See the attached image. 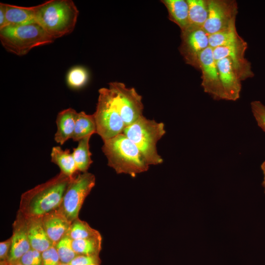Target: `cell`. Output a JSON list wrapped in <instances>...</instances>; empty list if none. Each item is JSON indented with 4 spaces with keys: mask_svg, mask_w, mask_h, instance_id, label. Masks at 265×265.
Here are the masks:
<instances>
[{
    "mask_svg": "<svg viewBox=\"0 0 265 265\" xmlns=\"http://www.w3.org/2000/svg\"><path fill=\"white\" fill-rule=\"evenodd\" d=\"M78 112L73 108H68L60 111L56 117L57 131L54 134V140L63 145L72 138L76 124Z\"/></svg>",
    "mask_w": 265,
    "mask_h": 265,
    "instance_id": "18",
    "label": "cell"
},
{
    "mask_svg": "<svg viewBox=\"0 0 265 265\" xmlns=\"http://www.w3.org/2000/svg\"><path fill=\"white\" fill-rule=\"evenodd\" d=\"M261 168L262 169V171L263 174V176H264L262 185H263V186L264 189V192L265 193V159L263 162V163H262V164L261 165Z\"/></svg>",
    "mask_w": 265,
    "mask_h": 265,
    "instance_id": "35",
    "label": "cell"
},
{
    "mask_svg": "<svg viewBox=\"0 0 265 265\" xmlns=\"http://www.w3.org/2000/svg\"><path fill=\"white\" fill-rule=\"evenodd\" d=\"M89 75L88 70L84 67L76 66L71 68L66 76L68 86L78 89L84 87L88 82Z\"/></svg>",
    "mask_w": 265,
    "mask_h": 265,
    "instance_id": "27",
    "label": "cell"
},
{
    "mask_svg": "<svg viewBox=\"0 0 265 265\" xmlns=\"http://www.w3.org/2000/svg\"><path fill=\"white\" fill-rule=\"evenodd\" d=\"M79 14L72 0H50L35 6L36 24L54 40L74 30Z\"/></svg>",
    "mask_w": 265,
    "mask_h": 265,
    "instance_id": "2",
    "label": "cell"
},
{
    "mask_svg": "<svg viewBox=\"0 0 265 265\" xmlns=\"http://www.w3.org/2000/svg\"><path fill=\"white\" fill-rule=\"evenodd\" d=\"M0 6L4 10L7 26L36 24L35 6H20L2 2Z\"/></svg>",
    "mask_w": 265,
    "mask_h": 265,
    "instance_id": "17",
    "label": "cell"
},
{
    "mask_svg": "<svg viewBox=\"0 0 265 265\" xmlns=\"http://www.w3.org/2000/svg\"><path fill=\"white\" fill-rule=\"evenodd\" d=\"M26 218L28 237L31 248L42 252L53 246L44 229L42 217Z\"/></svg>",
    "mask_w": 265,
    "mask_h": 265,
    "instance_id": "16",
    "label": "cell"
},
{
    "mask_svg": "<svg viewBox=\"0 0 265 265\" xmlns=\"http://www.w3.org/2000/svg\"><path fill=\"white\" fill-rule=\"evenodd\" d=\"M216 63L226 100L237 101L240 97L241 81L230 59L228 57L223 58L217 60Z\"/></svg>",
    "mask_w": 265,
    "mask_h": 265,
    "instance_id": "14",
    "label": "cell"
},
{
    "mask_svg": "<svg viewBox=\"0 0 265 265\" xmlns=\"http://www.w3.org/2000/svg\"><path fill=\"white\" fill-rule=\"evenodd\" d=\"M247 48V43L242 38L233 44L212 49L213 54L216 61L225 57L229 58L238 77L242 81L254 76L251 64L245 57Z\"/></svg>",
    "mask_w": 265,
    "mask_h": 265,
    "instance_id": "12",
    "label": "cell"
},
{
    "mask_svg": "<svg viewBox=\"0 0 265 265\" xmlns=\"http://www.w3.org/2000/svg\"><path fill=\"white\" fill-rule=\"evenodd\" d=\"M199 69L202 73L201 86L204 91L214 100H226L220 80L216 61L213 56L212 49L211 47H208L200 54Z\"/></svg>",
    "mask_w": 265,
    "mask_h": 265,
    "instance_id": "11",
    "label": "cell"
},
{
    "mask_svg": "<svg viewBox=\"0 0 265 265\" xmlns=\"http://www.w3.org/2000/svg\"><path fill=\"white\" fill-rule=\"evenodd\" d=\"M99 265V264H91V265Z\"/></svg>",
    "mask_w": 265,
    "mask_h": 265,
    "instance_id": "38",
    "label": "cell"
},
{
    "mask_svg": "<svg viewBox=\"0 0 265 265\" xmlns=\"http://www.w3.org/2000/svg\"><path fill=\"white\" fill-rule=\"evenodd\" d=\"M7 26L4 10L0 6V29Z\"/></svg>",
    "mask_w": 265,
    "mask_h": 265,
    "instance_id": "34",
    "label": "cell"
},
{
    "mask_svg": "<svg viewBox=\"0 0 265 265\" xmlns=\"http://www.w3.org/2000/svg\"><path fill=\"white\" fill-rule=\"evenodd\" d=\"M93 174L78 172L71 179L59 210L72 222L79 218V213L86 197L95 185Z\"/></svg>",
    "mask_w": 265,
    "mask_h": 265,
    "instance_id": "7",
    "label": "cell"
},
{
    "mask_svg": "<svg viewBox=\"0 0 265 265\" xmlns=\"http://www.w3.org/2000/svg\"><path fill=\"white\" fill-rule=\"evenodd\" d=\"M209 14L203 28L209 35L236 25L238 4L234 0H208Z\"/></svg>",
    "mask_w": 265,
    "mask_h": 265,
    "instance_id": "9",
    "label": "cell"
},
{
    "mask_svg": "<svg viewBox=\"0 0 265 265\" xmlns=\"http://www.w3.org/2000/svg\"><path fill=\"white\" fill-rule=\"evenodd\" d=\"M242 39L237 31L235 25L225 30L209 35L210 47L214 49L228 46Z\"/></svg>",
    "mask_w": 265,
    "mask_h": 265,
    "instance_id": "25",
    "label": "cell"
},
{
    "mask_svg": "<svg viewBox=\"0 0 265 265\" xmlns=\"http://www.w3.org/2000/svg\"><path fill=\"white\" fill-rule=\"evenodd\" d=\"M66 236L72 240L101 236L97 230L92 228L86 222L79 218L71 222Z\"/></svg>",
    "mask_w": 265,
    "mask_h": 265,
    "instance_id": "26",
    "label": "cell"
},
{
    "mask_svg": "<svg viewBox=\"0 0 265 265\" xmlns=\"http://www.w3.org/2000/svg\"><path fill=\"white\" fill-rule=\"evenodd\" d=\"M51 161L56 164L60 170V172L65 175L73 177L78 172L76 165L72 153L70 150H63L60 146L52 148Z\"/></svg>",
    "mask_w": 265,
    "mask_h": 265,
    "instance_id": "20",
    "label": "cell"
},
{
    "mask_svg": "<svg viewBox=\"0 0 265 265\" xmlns=\"http://www.w3.org/2000/svg\"><path fill=\"white\" fill-rule=\"evenodd\" d=\"M101 260L99 255H78L75 257L68 265H89L91 264L101 265Z\"/></svg>",
    "mask_w": 265,
    "mask_h": 265,
    "instance_id": "32",
    "label": "cell"
},
{
    "mask_svg": "<svg viewBox=\"0 0 265 265\" xmlns=\"http://www.w3.org/2000/svg\"><path fill=\"white\" fill-rule=\"evenodd\" d=\"M165 133L164 123L147 119L143 115L126 126L123 132L137 147L149 165L163 162L158 153L157 144Z\"/></svg>",
    "mask_w": 265,
    "mask_h": 265,
    "instance_id": "4",
    "label": "cell"
},
{
    "mask_svg": "<svg viewBox=\"0 0 265 265\" xmlns=\"http://www.w3.org/2000/svg\"><path fill=\"white\" fill-rule=\"evenodd\" d=\"M96 125L93 114H87L84 111L78 112L74 132L72 139L79 141L96 133Z\"/></svg>",
    "mask_w": 265,
    "mask_h": 265,
    "instance_id": "21",
    "label": "cell"
},
{
    "mask_svg": "<svg viewBox=\"0 0 265 265\" xmlns=\"http://www.w3.org/2000/svg\"><path fill=\"white\" fill-rule=\"evenodd\" d=\"M11 247L7 261L9 264L19 262L21 258L30 249L26 217L19 211L13 224Z\"/></svg>",
    "mask_w": 265,
    "mask_h": 265,
    "instance_id": "13",
    "label": "cell"
},
{
    "mask_svg": "<svg viewBox=\"0 0 265 265\" xmlns=\"http://www.w3.org/2000/svg\"><path fill=\"white\" fill-rule=\"evenodd\" d=\"M42 265H59L61 262L56 248L52 246L42 252Z\"/></svg>",
    "mask_w": 265,
    "mask_h": 265,
    "instance_id": "31",
    "label": "cell"
},
{
    "mask_svg": "<svg viewBox=\"0 0 265 265\" xmlns=\"http://www.w3.org/2000/svg\"><path fill=\"white\" fill-rule=\"evenodd\" d=\"M0 41L8 52L19 56L32 49L51 44L54 39L38 24L8 26L0 29Z\"/></svg>",
    "mask_w": 265,
    "mask_h": 265,
    "instance_id": "5",
    "label": "cell"
},
{
    "mask_svg": "<svg viewBox=\"0 0 265 265\" xmlns=\"http://www.w3.org/2000/svg\"><path fill=\"white\" fill-rule=\"evenodd\" d=\"M11 247V238L0 242V262L7 261Z\"/></svg>",
    "mask_w": 265,
    "mask_h": 265,
    "instance_id": "33",
    "label": "cell"
},
{
    "mask_svg": "<svg viewBox=\"0 0 265 265\" xmlns=\"http://www.w3.org/2000/svg\"><path fill=\"white\" fill-rule=\"evenodd\" d=\"M0 265H23L21 264L20 262H18V263L13 264H9L6 262H0Z\"/></svg>",
    "mask_w": 265,
    "mask_h": 265,
    "instance_id": "36",
    "label": "cell"
},
{
    "mask_svg": "<svg viewBox=\"0 0 265 265\" xmlns=\"http://www.w3.org/2000/svg\"><path fill=\"white\" fill-rule=\"evenodd\" d=\"M91 136H87L79 141L77 147L73 149L72 153L79 172H87L93 162L89 146Z\"/></svg>",
    "mask_w": 265,
    "mask_h": 265,
    "instance_id": "22",
    "label": "cell"
},
{
    "mask_svg": "<svg viewBox=\"0 0 265 265\" xmlns=\"http://www.w3.org/2000/svg\"><path fill=\"white\" fill-rule=\"evenodd\" d=\"M19 262L23 265H42V252L31 248L21 258Z\"/></svg>",
    "mask_w": 265,
    "mask_h": 265,
    "instance_id": "30",
    "label": "cell"
},
{
    "mask_svg": "<svg viewBox=\"0 0 265 265\" xmlns=\"http://www.w3.org/2000/svg\"><path fill=\"white\" fill-rule=\"evenodd\" d=\"M179 51L186 63L199 69L200 54L210 47L209 34L203 27L189 26L181 31Z\"/></svg>",
    "mask_w": 265,
    "mask_h": 265,
    "instance_id": "10",
    "label": "cell"
},
{
    "mask_svg": "<svg viewBox=\"0 0 265 265\" xmlns=\"http://www.w3.org/2000/svg\"><path fill=\"white\" fill-rule=\"evenodd\" d=\"M42 221L53 246L66 235L71 223L58 208L42 216Z\"/></svg>",
    "mask_w": 265,
    "mask_h": 265,
    "instance_id": "15",
    "label": "cell"
},
{
    "mask_svg": "<svg viewBox=\"0 0 265 265\" xmlns=\"http://www.w3.org/2000/svg\"><path fill=\"white\" fill-rule=\"evenodd\" d=\"M72 178L60 172L45 183L24 192L18 211L26 217H42L59 208Z\"/></svg>",
    "mask_w": 265,
    "mask_h": 265,
    "instance_id": "1",
    "label": "cell"
},
{
    "mask_svg": "<svg viewBox=\"0 0 265 265\" xmlns=\"http://www.w3.org/2000/svg\"><path fill=\"white\" fill-rule=\"evenodd\" d=\"M96 111L93 115L96 133L104 141L123 133L126 127L114 102L111 90L103 87L99 90Z\"/></svg>",
    "mask_w": 265,
    "mask_h": 265,
    "instance_id": "6",
    "label": "cell"
},
{
    "mask_svg": "<svg viewBox=\"0 0 265 265\" xmlns=\"http://www.w3.org/2000/svg\"><path fill=\"white\" fill-rule=\"evenodd\" d=\"M168 13V18L175 23L181 31L189 26V8L187 0H162Z\"/></svg>",
    "mask_w": 265,
    "mask_h": 265,
    "instance_id": "19",
    "label": "cell"
},
{
    "mask_svg": "<svg viewBox=\"0 0 265 265\" xmlns=\"http://www.w3.org/2000/svg\"><path fill=\"white\" fill-rule=\"evenodd\" d=\"M103 142L102 150L107 165L117 174L134 177L149 169L150 165L143 154L123 133Z\"/></svg>",
    "mask_w": 265,
    "mask_h": 265,
    "instance_id": "3",
    "label": "cell"
},
{
    "mask_svg": "<svg viewBox=\"0 0 265 265\" xmlns=\"http://www.w3.org/2000/svg\"><path fill=\"white\" fill-rule=\"evenodd\" d=\"M189 26L203 27L209 14L208 0H187Z\"/></svg>",
    "mask_w": 265,
    "mask_h": 265,
    "instance_id": "23",
    "label": "cell"
},
{
    "mask_svg": "<svg viewBox=\"0 0 265 265\" xmlns=\"http://www.w3.org/2000/svg\"><path fill=\"white\" fill-rule=\"evenodd\" d=\"M251 110L258 126L265 132V105L260 101L251 102Z\"/></svg>",
    "mask_w": 265,
    "mask_h": 265,
    "instance_id": "29",
    "label": "cell"
},
{
    "mask_svg": "<svg viewBox=\"0 0 265 265\" xmlns=\"http://www.w3.org/2000/svg\"><path fill=\"white\" fill-rule=\"evenodd\" d=\"M102 240V236L72 240V246L78 255H99Z\"/></svg>",
    "mask_w": 265,
    "mask_h": 265,
    "instance_id": "24",
    "label": "cell"
},
{
    "mask_svg": "<svg viewBox=\"0 0 265 265\" xmlns=\"http://www.w3.org/2000/svg\"><path fill=\"white\" fill-rule=\"evenodd\" d=\"M61 263L69 264L78 255L72 246V239L65 236L54 245Z\"/></svg>",
    "mask_w": 265,
    "mask_h": 265,
    "instance_id": "28",
    "label": "cell"
},
{
    "mask_svg": "<svg viewBox=\"0 0 265 265\" xmlns=\"http://www.w3.org/2000/svg\"><path fill=\"white\" fill-rule=\"evenodd\" d=\"M113 99L126 127L143 115L144 106L142 96L133 87H127L121 82L109 83Z\"/></svg>",
    "mask_w": 265,
    "mask_h": 265,
    "instance_id": "8",
    "label": "cell"
},
{
    "mask_svg": "<svg viewBox=\"0 0 265 265\" xmlns=\"http://www.w3.org/2000/svg\"><path fill=\"white\" fill-rule=\"evenodd\" d=\"M59 265H68V264H65L60 263Z\"/></svg>",
    "mask_w": 265,
    "mask_h": 265,
    "instance_id": "37",
    "label": "cell"
}]
</instances>
